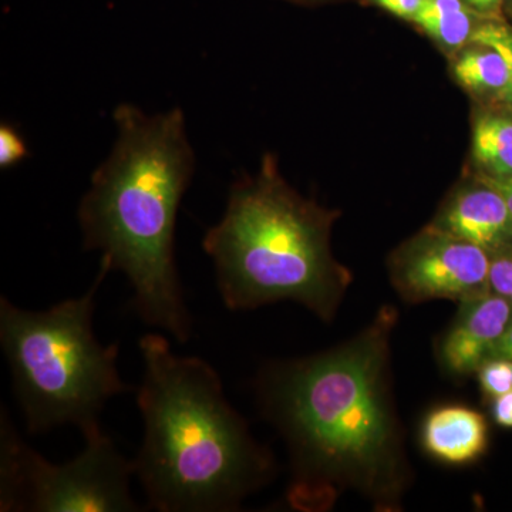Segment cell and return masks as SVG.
I'll list each match as a JSON object with an SVG mask.
<instances>
[{"mask_svg": "<svg viewBox=\"0 0 512 512\" xmlns=\"http://www.w3.org/2000/svg\"><path fill=\"white\" fill-rule=\"evenodd\" d=\"M397 318L384 305L342 345L259 370V410L288 447L293 510L328 511L346 491L380 511L402 507L413 473L393 393Z\"/></svg>", "mask_w": 512, "mask_h": 512, "instance_id": "obj_1", "label": "cell"}, {"mask_svg": "<svg viewBox=\"0 0 512 512\" xmlns=\"http://www.w3.org/2000/svg\"><path fill=\"white\" fill-rule=\"evenodd\" d=\"M116 143L94 171L77 211L86 251H100L111 271L126 275L140 318L185 343L191 316L174 255L175 224L194 174L195 156L183 110L148 116L114 110Z\"/></svg>", "mask_w": 512, "mask_h": 512, "instance_id": "obj_2", "label": "cell"}, {"mask_svg": "<svg viewBox=\"0 0 512 512\" xmlns=\"http://www.w3.org/2000/svg\"><path fill=\"white\" fill-rule=\"evenodd\" d=\"M138 348L144 372L137 406L144 437L133 464L148 507L238 511L274 478L271 451L252 437L205 360L174 355L158 333L143 336Z\"/></svg>", "mask_w": 512, "mask_h": 512, "instance_id": "obj_3", "label": "cell"}, {"mask_svg": "<svg viewBox=\"0 0 512 512\" xmlns=\"http://www.w3.org/2000/svg\"><path fill=\"white\" fill-rule=\"evenodd\" d=\"M338 218L293 190L266 154L258 173L232 185L225 214L202 239L224 305L241 312L291 301L332 322L353 281L330 247Z\"/></svg>", "mask_w": 512, "mask_h": 512, "instance_id": "obj_4", "label": "cell"}, {"mask_svg": "<svg viewBox=\"0 0 512 512\" xmlns=\"http://www.w3.org/2000/svg\"><path fill=\"white\" fill-rule=\"evenodd\" d=\"M110 272L100 261L89 291L43 312L0 298V343L32 434L93 429L107 402L130 389L117 369L119 345H101L93 332L94 298Z\"/></svg>", "mask_w": 512, "mask_h": 512, "instance_id": "obj_5", "label": "cell"}, {"mask_svg": "<svg viewBox=\"0 0 512 512\" xmlns=\"http://www.w3.org/2000/svg\"><path fill=\"white\" fill-rule=\"evenodd\" d=\"M0 424V511L134 512L133 461L99 426L84 431L82 453L53 464L25 443L8 413Z\"/></svg>", "mask_w": 512, "mask_h": 512, "instance_id": "obj_6", "label": "cell"}, {"mask_svg": "<svg viewBox=\"0 0 512 512\" xmlns=\"http://www.w3.org/2000/svg\"><path fill=\"white\" fill-rule=\"evenodd\" d=\"M491 255L429 225L389 258L390 281L403 301L460 303L490 291Z\"/></svg>", "mask_w": 512, "mask_h": 512, "instance_id": "obj_7", "label": "cell"}, {"mask_svg": "<svg viewBox=\"0 0 512 512\" xmlns=\"http://www.w3.org/2000/svg\"><path fill=\"white\" fill-rule=\"evenodd\" d=\"M512 319V305L487 291L460 302V309L439 345L444 372L466 377L478 372L494 350Z\"/></svg>", "mask_w": 512, "mask_h": 512, "instance_id": "obj_8", "label": "cell"}, {"mask_svg": "<svg viewBox=\"0 0 512 512\" xmlns=\"http://www.w3.org/2000/svg\"><path fill=\"white\" fill-rule=\"evenodd\" d=\"M430 225L483 248L491 256L512 247V214L507 202L481 178L457 188Z\"/></svg>", "mask_w": 512, "mask_h": 512, "instance_id": "obj_9", "label": "cell"}, {"mask_svg": "<svg viewBox=\"0 0 512 512\" xmlns=\"http://www.w3.org/2000/svg\"><path fill=\"white\" fill-rule=\"evenodd\" d=\"M490 430L485 417L473 407L447 404L427 414L421 426L424 450L440 463L466 466L484 456Z\"/></svg>", "mask_w": 512, "mask_h": 512, "instance_id": "obj_10", "label": "cell"}, {"mask_svg": "<svg viewBox=\"0 0 512 512\" xmlns=\"http://www.w3.org/2000/svg\"><path fill=\"white\" fill-rule=\"evenodd\" d=\"M453 74L468 93L512 107L510 67L493 47L468 43L454 56Z\"/></svg>", "mask_w": 512, "mask_h": 512, "instance_id": "obj_11", "label": "cell"}, {"mask_svg": "<svg viewBox=\"0 0 512 512\" xmlns=\"http://www.w3.org/2000/svg\"><path fill=\"white\" fill-rule=\"evenodd\" d=\"M476 12L464 0H423L412 22L441 49L457 53L471 42L480 25Z\"/></svg>", "mask_w": 512, "mask_h": 512, "instance_id": "obj_12", "label": "cell"}, {"mask_svg": "<svg viewBox=\"0 0 512 512\" xmlns=\"http://www.w3.org/2000/svg\"><path fill=\"white\" fill-rule=\"evenodd\" d=\"M473 158L481 175L512 177V119L485 111L474 121Z\"/></svg>", "mask_w": 512, "mask_h": 512, "instance_id": "obj_13", "label": "cell"}, {"mask_svg": "<svg viewBox=\"0 0 512 512\" xmlns=\"http://www.w3.org/2000/svg\"><path fill=\"white\" fill-rule=\"evenodd\" d=\"M481 389L491 399L512 392V360L491 357L477 372Z\"/></svg>", "mask_w": 512, "mask_h": 512, "instance_id": "obj_14", "label": "cell"}, {"mask_svg": "<svg viewBox=\"0 0 512 512\" xmlns=\"http://www.w3.org/2000/svg\"><path fill=\"white\" fill-rule=\"evenodd\" d=\"M470 43H480L500 52L510 67L512 76V28L510 26L495 20L480 23Z\"/></svg>", "mask_w": 512, "mask_h": 512, "instance_id": "obj_15", "label": "cell"}, {"mask_svg": "<svg viewBox=\"0 0 512 512\" xmlns=\"http://www.w3.org/2000/svg\"><path fill=\"white\" fill-rule=\"evenodd\" d=\"M28 146L15 127L2 124L0 127V167L8 170L28 156Z\"/></svg>", "mask_w": 512, "mask_h": 512, "instance_id": "obj_16", "label": "cell"}, {"mask_svg": "<svg viewBox=\"0 0 512 512\" xmlns=\"http://www.w3.org/2000/svg\"><path fill=\"white\" fill-rule=\"evenodd\" d=\"M490 291L503 296L512 305V254L491 256Z\"/></svg>", "mask_w": 512, "mask_h": 512, "instance_id": "obj_17", "label": "cell"}, {"mask_svg": "<svg viewBox=\"0 0 512 512\" xmlns=\"http://www.w3.org/2000/svg\"><path fill=\"white\" fill-rule=\"evenodd\" d=\"M373 3L379 5L380 8L387 10L394 16L399 18L412 20L420 9L423 0H372Z\"/></svg>", "mask_w": 512, "mask_h": 512, "instance_id": "obj_18", "label": "cell"}, {"mask_svg": "<svg viewBox=\"0 0 512 512\" xmlns=\"http://www.w3.org/2000/svg\"><path fill=\"white\" fill-rule=\"evenodd\" d=\"M493 403V417L498 426L512 429V392L495 397Z\"/></svg>", "mask_w": 512, "mask_h": 512, "instance_id": "obj_19", "label": "cell"}, {"mask_svg": "<svg viewBox=\"0 0 512 512\" xmlns=\"http://www.w3.org/2000/svg\"><path fill=\"white\" fill-rule=\"evenodd\" d=\"M478 178H481V180L485 181V183L490 184L491 187H494L495 190L503 195L505 202H507L508 210H510L512 214V177L490 178L485 177V175H480Z\"/></svg>", "mask_w": 512, "mask_h": 512, "instance_id": "obj_20", "label": "cell"}, {"mask_svg": "<svg viewBox=\"0 0 512 512\" xmlns=\"http://www.w3.org/2000/svg\"><path fill=\"white\" fill-rule=\"evenodd\" d=\"M493 357H505V359L512 360V319L510 325L505 329L504 335L501 336Z\"/></svg>", "mask_w": 512, "mask_h": 512, "instance_id": "obj_21", "label": "cell"}, {"mask_svg": "<svg viewBox=\"0 0 512 512\" xmlns=\"http://www.w3.org/2000/svg\"><path fill=\"white\" fill-rule=\"evenodd\" d=\"M470 8L481 13H493L500 8L503 0H464Z\"/></svg>", "mask_w": 512, "mask_h": 512, "instance_id": "obj_22", "label": "cell"}, {"mask_svg": "<svg viewBox=\"0 0 512 512\" xmlns=\"http://www.w3.org/2000/svg\"><path fill=\"white\" fill-rule=\"evenodd\" d=\"M292 2L316 3V2H320V0H292Z\"/></svg>", "mask_w": 512, "mask_h": 512, "instance_id": "obj_23", "label": "cell"}]
</instances>
